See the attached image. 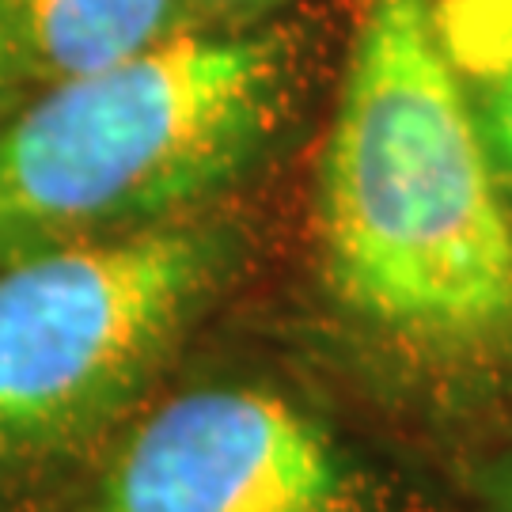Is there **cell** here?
I'll list each match as a JSON object with an SVG mask.
<instances>
[{
    "label": "cell",
    "instance_id": "6da1fadb",
    "mask_svg": "<svg viewBox=\"0 0 512 512\" xmlns=\"http://www.w3.org/2000/svg\"><path fill=\"white\" fill-rule=\"evenodd\" d=\"M311 300L349 365L440 433H512V217L433 0H365L311 183Z\"/></svg>",
    "mask_w": 512,
    "mask_h": 512
},
{
    "label": "cell",
    "instance_id": "7a4b0ae2",
    "mask_svg": "<svg viewBox=\"0 0 512 512\" xmlns=\"http://www.w3.org/2000/svg\"><path fill=\"white\" fill-rule=\"evenodd\" d=\"M304 107L289 27H202L38 88L0 122V262L228 209Z\"/></svg>",
    "mask_w": 512,
    "mask_h": 512
},
{
    "label": "cell",
    "instance_id": "3957f363",
    "mask_svg": "<svg viewBox=\"0 0 512 512\" xmlns=\"http://www.w3.org/2000/svg\"><path fill=\"white\" fill-rule=\"evenodd\" d=\"M255 266L228 209L0 262V512H50Z\"/></svg>",
    "mask_w": 512,
    "mask_h": 512
},
{
    "label": "cell",
    "instance_id": "277c9868",
    "mask_svg": "<svg viewBox=\"0 0 512 512\" xmlns=\"http://www.w3.org/2000/svg\"><path fill=\"white\" fill-rule=\"evenodd\" d=\"M50 512H433L327 410L262 376L152 395Z\"/></svg>",
    "mask_w": 512,
    "mask_h": 512
},
{
    "label": "cell",
    "instance_id": "5b68a950",
    "mask_svg": "<svg viewBox=\"0 0 512 512\" xmlns=\"http://www.w3.org/2000/svg\"><path fill=\"white\" fill-rule=\"evenodd\" d=\"M27 95L202 31L186 0H4Z\"/></svg>",
    "mask_w": 512,
    "mask_h": 512
},
{
    "label": "cell",
    "instance_id": "8992f818",
    "mask_svg": "<svg viewBox=\"0 0 512 512\" xmlns=\"http://www.w3.org/2000/svg\"><path fill=\"white\" fill-rule=\"evenodd\" d=\"M433 27L512 217V0H433Z\"/></svg>",
    "mask_w": 512,
    "mask_h": 512
},
{
    "label": "cell",
    "instance_id": "52a82bcc",
    "mask_svg": "<svg viewBox=\"0 0 512 512\" xmlns=\"http://www.w3.org/2000/svg\"><path fill=\"white\" fill-rule=\"evenodd\" d=\"M471 512H512V433L471 448L459 467Z\"/></svg>",
    "mask_w": 512,
    "mask_h": 512
},
{
    "label": "cell",
    "instance_id": "ba28073f",
    "mask_svg": "<svg viewBox=\"0 0 512 512\" xmlns=\"http://www.w3.org/2000/svg\"><path fill=\"white\" fill-rule=\"evenodd\" d=\"M202 27H258L296 0H186Z\"/></svg>",
    "mask_w": 512,
    "mask_h": 512
},
{
    "label": "cell",
    "instance_id": "9c48e42d",
    "mask_svg": "<svg viewBox=\"0 0 512 512\" xmlns=\"http://www.w3.org/2000/svg\"><path fill=\"white\" fill-rule=\"evenodd\" d=\"M27 99V84H23V73H19V57H16V42H12V31H8V12H4V0H0V122L16 110V103Z\"/></svg>",
    "mask_w": 512,
    "mask_h": 512
}]
</instances>
